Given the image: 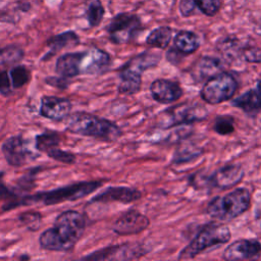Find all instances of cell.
Masks as SVG:
<instances>
[{"instance_id":"cell-21","label":"cell","mask_w":261,"mask_h":261,"mask_svg":"<svg viewBox=\"0 0 261 261\" xmlns=\"http://www.w3.org/2000/svg\"><path fill=\"white\" fill-rule=\"evenodd\" d=\"M174 47L182 54L194 53L200 46L198 36L190 31H179L174 37Z\"/></svg>"},{"instance_id":"cell-6","label":"cell","mask_w":261,"mask_h":261,"mask_svg":"<svg viewBox=\"0 0 261 261\" xmlns=\"http://www.w3.org/2000/svg\"><path fill=\"white\" fill-rule=\"evenodd\" d=\"M251 206V194L239 188L224 196L214 197L207 205V213L216 220L229 221L246 212Z\"/></svg>"},{"instance_id":"cell-11","label":"cell","mask_w":261,"mask_h":261,"mask_svg":"<svg viewBox=\"0 0 261 261\" xmlns=\"http://www.w3.org/2000/svg\"><path fill=\"white\" fill-rule=\"evenodd\" d=\"M142 29L141 20L136 14L122 12L115 15L107 27L109 40L114 44L128 43Z\"/></svg>"},{"instance_id":"cell-20","label":"cell","mask_w":261,"mask_h":261,"mask_svg":"<svg viewBox=\"0 0 261 261\" xmlns=\"http://www.w3.org/2000/svg\"><path fill=\"white\" fill-rule=\"evenodd\" d=\"M80 43L79 36L72 32H64L58 35H55L47 40L46 45L48 47V52L43 57V60H48L52 56H54L56 53L61 51L62 49L66 47H72Z\"/></svg>"},{"instance_id":"cell-27","label":"cell","mask_w":261,"mask_h":261,"mask_svg":"<svg viewBox=\"0 0 261 261\" xmlns=\"http://www.w3.org/2000/svg\"><path fill=\"white\" fill-rule=\"evenodd\" d=\"M9 74L13 89L22 88L31 80V71L23 65H13Z\"/></svg>"},{"instance_id":"cell-15","label":"cell","mask_w":261,"mask_h":261,"mask_svg":"<svg viewBox=\"0 0 261 261\" xmlns=\"http://www.w3.org/2000/svg\"><path fill=\"white\" fill-rule=\"evenodd\" d=\"M71 102L67 98L56 96H43L39 112L41 116L53 121H62L70 114Z\"/></svg>"},{"instance_id":"cell-17","label":"cell","mask_w":261,"mask_h":261,"mask_svg":"<svg viewBox=\"0 0 261 261\" xmlns=\"http://www.w3.org/2000/svg\"><path fill=\"white\" fill-rule=\"evenodd\" d=\"M142 198V193L134 188L128 187H109L103 192L97 194L91 199V203H108V202H120L123 204L135 202Z\"/></svg>"},{"instance_id":"cell-33","label":"cell","mask_w":261,"mask_h":261,"mask_svg":"<svg viewBox=\"0 0 261 261\" xmlns=\"http://www.w3.org/2000/svg\"><path fill=\"white\" fill-rule=\"evenodd\" d=\"M12 84L10 74L7 70L0 68V95L9 96L12 92Z\"/></svg>"},{"instance_id":"cell-7","label":"cell","mask_w":261,"mask_h":261,"mask_svg":"<svg viewBox=\"0 0 261 261\" xmlns=\"http://www.w3.org/2000/svg\"><path fill=\"white\" fill-rule=\"evenodd\" d=\"M230 230L225 224L209 223L201 228L189 245L180 251L178 259H192L207 249L227 243L230 240Z\"/></svg>"},{"instance_id":"cell-22","label":"cell","mask_w":261,"mask_h":261,"mask_svg":"<svg viewBox=\"0 0 261 261\" xmlns=\"http://www.w3.org/2000/svg\"><path fill=\"white\" fill-rule=\"evenodd\" d=\"M197 72L200 76V80H209L213 75L220 72L222 69L221 62L217 58L212 57H202L196 65Z\"/></svg>"},{"instance_id":"cell-16","label":"cell","mask_w":261,"mask_h":261,"mask_svg":"<svg viewBox=\"0 0 261 261\" xmlns=\"http://www.w3.org/2000/svg\"><path fill=\"white\" fill-rule=\"evenodd\" d=\"M244 174L245 172L242 165L232 163L220 167L206 180L214 188L225 190L237 186L244 177Z\"/></svg>"},{"instance_id":"cell-10","label":"cell","mask_w":261,"mask_h":261,"mask_svg":"<svg viewBox=\"0 0 261 261\" xmlns=\"http://www.w3.org/2000/svg\"><path fill=\"white\" fill-rule=\"evenodd\" d=\"M149 250L142 243H124L115 246H108L93 252L82 259L93 261L104 260H135L146 255Z\"/></svg>"},{"instance_id":"cell-9","label":"cell","mask_w":261,"mask_h":261,"mask_svg":"<svg viewBox=\"0 0 261 261\" xmlns=\"http://www.w3.org/2000/svg\"><path fill=\"white\" fill-rule=\"evenodd\" d=\"M207 116L205 107L199 104L182 103L169 108L159 116L158 125L163 128H169L184 123H193L201 121Z\"/></svg>"},{"instance_id":"cell-24","label":"cell","mask_w":261,"mask_h":261,"mask_svg":"<svg viewBox=\"0 0 261 261\" xmlns=\"http://www.w3.org/2000/svg\"><path fill=\"white\" fill-rule=\"evenodd\" d=\"M24 56L23 50L16 45L0 48V66H11L19 63Z\"/></svg>"},{"instance_id":"cell-38","label":"cell","mask_w":261,"mask_h":261,"mask_svg":"<svg viewBox=\"0 0 261 261\" xmlns=\"http://www.w3.org/2000/svg\"><path fill=\"white\" fill-rule=\"evenodd\" d=\"M2 3H3V0H0V7H1V5H2Z\"/></svg>"},{"instance_id":"cell-12","label":"cell","mask_w":261,"mask_h":261,"mask_svg":"<svg viewBox=\"0 0 261 261\" xmlns=\"http://www.w3.org/2000/svg\"><path fill=\"white\" fill-rule=\"evenodd\" d=\"M2 153L7 163L12 166H21L36 158V154L29 148L28 141L20 135L6 139L2 144Z\"/></svg>"},{"instance_id":"cell-37","label":"cell","mask_w":261,"mask_h":261,"mask_svg":"<svg viewBox=\"0 0 261 261\" xmlns=\"http://www.w3.org/2000/svg\"><path fill=\"white\" fill-rule=\"evenodd\" d=\"M255 217H256L257 222H258V223H259V225L261 226V202L257 205L256 213H255Z\"/></svg>"},{"instance_id":"cell-25","label":"cell","mask_w":261,"mask_h":261,"mask_svg":"<svg viewBox=\"0 0 261 261\" xmlns=\"http://www.w3.org/2000/svg\"><path fill=\"white\" fill-rule=\"evenodd\" d=\"M60 137L56 132H45L36 137L35 148L39 152L47 153L53 148L59 147Z\"/></svg>"},{"instance_id":"cell-35","label":"cell","mask_w":261,"mask_h":261,"mask_svg":"<svg viewBox=\"0 0 261 261\" xmlns=\"http://www.w3.org/2000/svg\"><path fill=\"white\" fill-rule=\"evenodd\" d=\"M196 6V0H179L178 8L182 16H190Z\"/></svg>"},{"instance_id":"cell-14","label":"cell","mask_w":261,"mask_h":261,"mask_svg":"<svg viewBox=\"0 0 261 261\" xmlns=\"http://www.w3.org/2000/svg\"><path fill=\"white\" fill-rule=\"evenodd\" d=\"M261 257V243L253 239H240L223 252L225 260H256Z\"/></svg>"},{"instance_id":"cell-30","label":"cell","mask_w":261,"mask_h":261,"mask_svg":"<svg viewBox=\"0 0 261 261\" xmlns=\"http://www.w3.org/2000/svg\"><path fill=\"white\" fill-rule=\"evenodd\" d=\"M19 222L25 226L28 229L35 231L38 230L42 223V216L39 212L30 211V212H23L18 216Z\"/></svg>"},{"instance_id":"cell-4","label":"cell","mask_w":261,"mask_h":261,"mask_svg":"<svg viewBox=\"0 0 261 261\" xmlns=\"http://www.w3.org/2000/svg\"><path fill=\"white\" fill-rule=\"evenodd\" d=\"M103 180H89L70 184L58 189L36 193L30 196H22L18 201V206L42 203L43 205H55L65 201H75L90 195L101 188Z\"/></svg>"},{"instance_id":"cell-13","label":"cell","mask_w":261,"mask_h":261,"mask_svg":"<svg viewBox=\"0 0 261 261\" xmlns=\"http://www.w3.org/2000/svg\"><path fill=\"white\" fill-rule=\"evenodd\" d=\"M150 224L149 218L136 209L123 212L112 224V231L118 236L137 234L145 230Z\"/></svg>"},{"instance_id":"cell-36","label":"cell","mask_w":261,"mask_h":261,"mask_svg":"<svg viewBox=\"0 0 261 261\" xmlns=\"http://www.w3.org/2000/svg\"><path fill=\"white\" fill-rule=\"evenodd\" d=\"M45 83L50 85V86H52V87L61 89V90L66 89L68 87V85H69L67 77L60 76V75H59V77H55V76L47 77V79H45Z\"/></svg>"},{"instance_id":"cell-5","label":"cell","mask_w":261,"mask_h":261,"mask_svg":"<svg viewBox=\"0 0 261 261\" xmlns=\"http://www.w3.org/2000/svg\"><path fill=\"white\" fill-rule=\"evenodd\" d=\"M160 58V54L146 51L126 61L118 71V93L123 95H134L138 93L142 86V73L156 66Z\"/></svg>"},{"instance_id":"cell-34","label":"cell","mask_w":261,"mask_h":261,"mask_svg":"<svg viewBox=\"0 0 261 261\" xmlns=\"http://www.w3.org/2000/svg\"><path fill=\"white\" fill-rule=\"evenodd\" d=\"M242 56L248 62H254V63L261 62V50L255 47L243 49Z\"/></svg>"},{"instance_id":"cell-28","label":"cell","mask_w":261,"mask_h":261,"mask_svg":"<svg viewBox=\"0 0 261 261\" xmlns=\"http://www.w3.org/2000/svg\"><path fill=\"white\" fill-rule=\"evenodd\" d=\"M3 174V172H0V200L6 201L2 207V211H8L17 207V202L21 197H19L13 190L9 189L6 185L3 184L1 178Z\"/></svg>"},{"instance_id":"cell-3","label":"cell","mask_w":261,"mask_h":261,"mask_svg":"<svg viewBox=\"0 0 261 261\" xmlns=\"http://www.w3.org/2000/svg\"><path fill=\"white\" fill-rule=\"evenodd\" d=\"M65 127L72 134L103 142H115L122 136L121 129L114 122L88 112L69 114L65 118Z\"/></svg>"},{"instance_id":"cell-23","label":"cell","mask_w":261,"mask_h":261,"mask_svg":"<svg viewBox=\"0 0 261 261\" xmlns=\"http://www.w3.org/2000/svg\"><path fill=\"white\" fill-rule=\"evenodd\" d=\"M172 37V30L169 27H159L155 30H153L149 36L146 39V43L155 48H160V49H165Z\"/></svg>"},{"instance_id":"cell-2","label":"cell","mask_w":261,"mask_h":261,"mask_svg":"<svg viewBox=\"0 0 261 261\" xmlns=\"http://www.w3.org/2000/svg\"><path fill=\"white\" fill-rule=\"evenodd\" d=\"M110 63V55L106 51L94 47L61 55L56 61L55 70L58 75L67 79L80 74H103L109 70Z\"/></svg>"},{"instance_id":"cell-29","label":"cell","mask_w":261,"mask_h":261,"mask_svg":"<svg viewBox=\"0 0 261 261\" xmlns=\"http://www.w3.org/2000/svg\"><path fill=\"white\" fill-rule=\"evenodd\" d=\"M213 129L219 135H229L234 130V120L229 115L218 116L214 120Z\"/></svg>"},{"instance_id":"cell-18","label":"cell","mask_w":261,"mask_h":261,"mask_svg":"<svg viewBox=\"0 0 261 261\" xmlns=\"http://www.w3.org/2000/svg\"><path fill=\"white\" fill-rule=\"evenodd\" d=\"M150 92L153 99L162 104L172 103L182 96L180 86L173 81L165 79H157L152 82Z\"/></svg>"},{"instance_id":"cell-26","label":"cell","mask_w":261,"mask_h":261,"mask_svg":"<svg viewBox=\"0 0 261 261\" xmlns=\"http://www.w3.org/2000/svg\"><path fill=\"white\" fill-rule=\"evenodd\" d=\"M104 16V7L100 0H86V17L90 27L100 24Z\"/></svg>"},{"instance_id":"cell-31","label":"cell","mask_w":261,"mask_h":261,"mask_svg":"<svg viewBox=\"0 0 261 261\" xmlns=\"http://www.w3.org/2000/svg\"><path fill=\"white\" fill-rule=\"evenodd\" d=\"M46 154L48 157L52 158L53 160L61 162V163H65V164H72L76 160V157L74 154H72L70 152H66L64 150H61L59 147L51 149Z\"/></svg>"},{"instance_id":"cell-19","label":"cell","mask_w":261,"mask_h":261,"mask_svg":"<svg viewBox=\"0 0 261 261\" xmlns=\"http://www.w3.org/2000/svg\"><path fill=\"white\" fill-rule=\"evenodd\" d=\"M231 104L250 115L261 113V80L258 81L256 89L249 90L234 98Z\"/></svg>"},{"instance_id":"cell-8","label":"cell","mask_w":261,"mask_h":261,"mask_svg":"<svg viewBox=\"0 0 261 261\" xmlns=\"http://www.w3.org/2000/svg\"><path fill=\"white\" fill-rule=\"evenodd\" d=\"M238 88L236 77L228 72H219L206 81L202 90V99L212 105L230 99Z\"/></svg>"},{"instance_id":"cell-1","label":"cell","mask_w":261,"mask_h":261,"mask_svg":"<svg viewBox=\"0 0 261 261\" xmlns=\"http://www.w3.org/2000/svg\"><path fill=\"white\" fill-rule=\"evenodd\" d=\"M86 216L75 210L60 213L52 227L44 230L39 243L42 249L54 252H67L73 249L86 229Z\"/></svg>"},{"instance_id":"cell-32","label":"cell","mask_w":261,"mask_h":261,"mask_svg":"<svg viewBox=\"0 0 261 261\" xmlns=\"http://www.w3.org/2000/svg\"><path fill=\"white\" fill-rule=\"evenodd\" d=\"M197 7L206 15L216 14L220 8V0H196Z\"/></svg>"}]
</instances>
